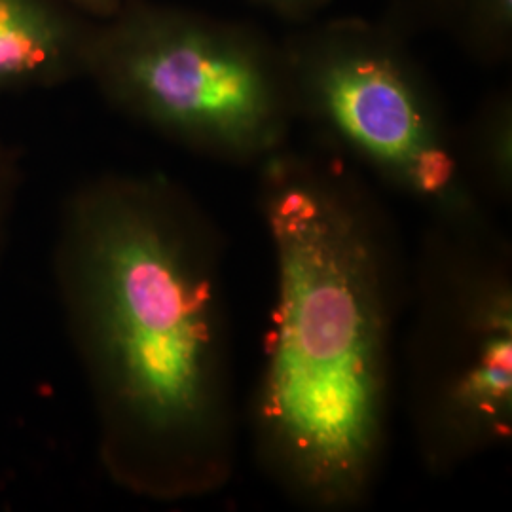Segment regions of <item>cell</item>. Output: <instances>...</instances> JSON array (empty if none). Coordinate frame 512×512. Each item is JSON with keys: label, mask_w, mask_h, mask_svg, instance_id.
Returning a JSON list of instances; mask_svg holds the SVG:
<instances>
[{"label": "cell", "mask_w": 512, "mask_h": 512, "mask_svg": "<svg viewBox=\"0 0 512 512\" xmlns=\"http://www.w3.org/2000/svg\"><path fill=\"white\" fill-rule=\"evenodd\" d=\"M124 31L107 61L131 109L228 164H260L289 145L296 116L283 48L245 25L186 14Z\"/></svg>", "instance_id": "cell-5"}, {"label": "cell", "mask_w": 512, "mask_h": 512, "mask_svg": "<svg viewBox=\"0 0 512 512\" xmlns=\"http://www.w3.org/2000/svg\"><path fill=\"white\" fill-rule=\"evenodd\" d=\"M283 50L296 122L319 148L416 203L427 219L488 211L465 177L439 93L397 31L340 19Z\"/></svg>", "instance_id": "cell-4"}, {"label": "cell", "mask_w": 512, "mask_h": 512, "mask_svg": "<svg viewBox=\"0 0 512 512\" xmlns=\"http://www.w3.org/2000/svg\"><path fill=\"white\" fill-rule=\"evenodd\" d=\"M260 167L274 298L247 416L251 448L296 507L357 511L389 450L410 260L355 167L289 145Z\"/></svg>", "instance_id": "cell-1"}, {"label": "cell", "mask_w": 512, "mask_h": 512, "mask_svg": "<svg viewBox=\"0 0 512 512\" xmlns=\"http://www.w3.org/2000/svg\"><path fill=\"white\" fill-rule=\"evenodd\" d=\"M57 52L54 27L25 0H0V80L35 73Z\"/></svg>", "instance_id": "cell-8"}, {"label": "cell", "mask_w": 512, "mask_h": 512, "mask_svg": "<svg viewBox=\"0 0 512 512\" xmlns=\"http://www.w3.org/2000/svg\"><path fill=\"white\" fill-rule=\"evenodd\" d=\"M421 6L476 61L495 65L511 54L512 0H421Z\"/></svg>", "instance_id": "cell-7"}, {"label": "cell", "mask_w": 512, "mask_h": 512, "mask_svg": "<svg viewBox=\"0 0 512 512\" xmlns=\"http://www.w3.org/2000/svg\"><path fill=\"white\" fill-rule=\"evenodd\" d=\"M255 2L283 18L294 19V21L311 18L313 14H317L329 4V0H255Z\"/></svg>", "instance_id": "cell-9"}, {"label": "cell", "mask_w": 512, "mask_h": 512, "mask_svg": "<svg viewBox=\"0 0 512 512\" xmlns=\"http://www.w3.org/2000/svg\"><path fill=\"white\" fill-rule=\"evenodd\" d=\"M421 467L450 476L512 437V249L488 211L429 219L408 266L399 342Z\"/></svg>", "instance_id": "cell-3"}, {"label": "cell", "mask_w": 512, "mask_h": 512, "mask_svg": "<svg viewBox=\"0 0 512 512\" xmlns=\"http://www.w3.org/2000/svg\"><path fill=\"white\" fill-rule=\"evenodd\" d=\"M84 217L88 344L120 463L156 494H219L239 446L219 226L139 184L101 192Z\"/></svg>", "instance_id": "cell-2"}, {"label": "cell", "mask_w": 512, "mask_h": 512, "mask_svg": "<svg viewBox=\"0 0 512 512\" xmlns=\"http://www.w3.org/2000/svg\"><path fill=\"white\" fill-rule=\"evenodd\" d=\"M459 160L476 198L488 207L512 202L511 93L488 95L458 131Z\"/></svg>", "instance_id": "cell-6"}]
</instances>
